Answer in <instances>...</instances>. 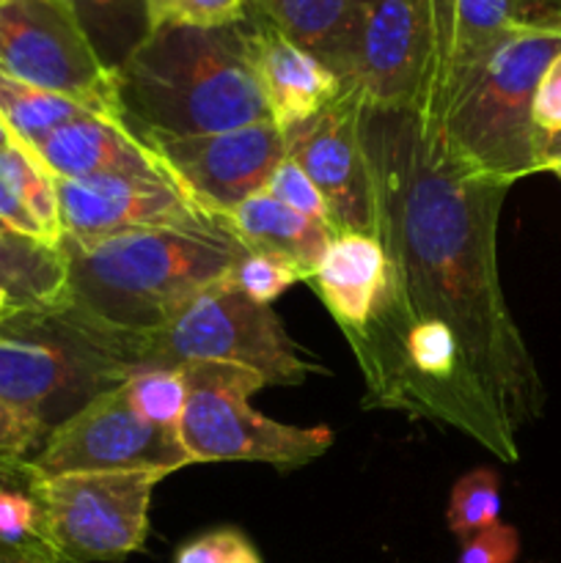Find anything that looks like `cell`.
I'll use <instances>...</instances> for the list:
<instances>
[{
    "instance_id": "obj_13",
    "label": "cell",
    "mask_w": 561,
    "mask_h": 563,
    "mask_svg": "<svg viewBox=\"0 0 561 563\" xmlns=\"http://www.w3.org/2000/svg\"><path fill=\"white\" fill-rule=\"evenodd\" d=\"M66 240L91 242L141 229H229L179 181L141 176L55 179Z\"/></svg>"
},
{
    "instance_id": "obj_40",
    "label": "cell",
    "mask_w": 561,
    "mask_h": 563,
    "mask_svg": "<svg viewBox=\"0 0 561 563\" xmlns=\"http://www.w3.org/2000/svg\"><path fill=\"white\" fill-rule=\"evenodd\" d=\"M550 174H553V176H556V179H559V181H561V165H556V168H553V170H550Z\"/></svg>"
},
{
    "instance_id": "obj_38",
    "label": "cell",
    "mask_w": 561,
    "mask_h": 563,
    "mask_svg": "<svg viewBox=\"0 0 561 563\" xmlns=\"http://www.w3.org/2000/svg\"><path fill=\"white\" fill-rule=\"evenodd\" d=\"M11 311H16L14 302H11L9 295H3V291H0V317H6V313H11Z\"/></svg>"
},
{
    "instance_id": "obj_22",
    "label": "cell",
    "mask_w": 561,
    "mask_h": 563,
    "mask_svg": "<svg viewBox=\"0 0 561 563\" xmlns=\"http://www.w3.org/2000/svg\"><path fill=\"white\" fill-rule=\"evenodd\" d=\"M108 69H119L127 55L148 36L146 0H66Z\"/></svg>"
},
{
    "instance_id": "obj_18",
    "label": "cell",
    "mask_w": 561,
    "mask_h": 563,
    "mask_svg": "<svg viewBox=\"0 0 561 563\" xmlns=\"http://www.w3.org/2000/svg\"><path fill=\"white\" fill-rule=\"evenodd\" d=\"M223 223L245 245L248 253H278L306 269V275L314 273L324 247L336 236L328 223L284 207L264 190L237 203L226 214Z\"/></svg>"
},
{
    "instance_id": "obj_29",
    "label": "cell",
    "mask_w": 561,
    "mask_h": 563,
    "mask_svg": "<svg viewBox=\"0 0 561 563\" xmlns=\"http://www.w3.org/2000/svg\"><path fill=\"white\" fill-rule=\"evenodd\" d=\"M174 563H264L240 528H215L176 550Z\"/></svg>"
},
{
    "instance_id": "obj_8",
    "label": "cell",
    "mask_w": 561,
    "mask_h": 563,
    "mask_svg": "<svg viewBox=\"0 0 561 563\" xmlns=\"http://www.w3.org/2000/svg\"><path fill=\"white\" fill-rule=\"evenodd\" d=\"M170 471L69 473L36 476L44 544L64 563L121 561L138 553L148 533L152 495Z\"/></svg>"
},
{
    "instance_id": "obj_33",
    "label": "cell",
    "mask_w": 561,
    "mask_h": 563,
    "mask_svg": "<svg viewBox=\"0 0 561 563\" xmlns=\"http://www.w3.org/2000/svg\"><path fill=\"white\" fill-rule=\"evenodd\" d=\"M0 223H3L9 231H14V234L31 236V240H38V242H44V245H50L47 236H44V231L38 229V223L33 220V214L28 212L25 203L16 198V192L11 190L9 181H6L3 176H0Z\"/></svg>"
},
{
    "instance_id": "obj_15",
    "label": "cell",
    "mask_w": 561,
    "mask_h": 563,
    "mask_svg": "<svg viewBox=\"0 0 561 563\" xmlns=\"http://www.w3.org/2000/svg\"><path fill=\"white\" fill-rule=\"evenodd\" d=\"M245 33L253 77L267 104L270 121L284 135L322 113L341 93V80L336 71L289 42L251 5L245 14Z\"/></svg>"
},
{
    "instance_id": "obj_31",
    "label": "cell",
    "mask_w": 561,
    "mask_h": 563,
    "mask_svg": "<svg viewBox=\"0 0 561 563\" xmlns=\"http://www.w3.org/2000/svg\"><path fill=\"white\" fill-rule=\"evenodd\" d=\"M520 555V533L515 526L495 522L462 542L457 563H515Z\"/></svg>"
},
{
    "instance_id": "obj_19",
    "label": "cell",
    "mask_w": 561,
    "mask_h": 563,
    "mask_svg": "<svg viewBox=\"0 0 561 563\" xmlns=\"http://www.w3.org/2000/svg\"><path fill=\"white\" fill-rule=\"evenodd\" d=\"M251 9L344 80L355 38L358 0H251Z\"/></svg>"
},
{
    "instance_id": "obj_32",
    "label": "cell",
    "mask_w": 561,
    "mask_h": 563,
    "mask_svg": "<svg viewBox=\"0 0 561 563\" xmlns=\"http://www.w3.org/2000/svg\"><path fill=\"white\" fill-rule=\"evenodd\" d=\"M531 121L537 137H550L561 132V53L553 55V60L544 66L542 77H539L537 91H534Z\"/></svg>"
},
{
    "instance_id": "obj_4",
    "label": "cell",
    "mask_w": 561,
    "mask_h": 563,
    "mask_svg": "<svg viewBox=\"0 0 561 563\" xmlns=\"http://www.w3.org/2000/svg\"><path fill=\"white\" fill-rule=\"evenodd\" d=\"M561 53V33H512L443 69L429 64L443 86V135L454 157L473 174L515 185L537 170L531 104L544 66Z\"/></svg>"
},
{
    "instance_id": "obj_21",
    "label": "cell",
    "mask_w": 561,
    "mask_h": 563,
    "mask_svg": "<svg viewBox=\"0 0 561 563\" xmlns=\"http://www.w3.org/2000/svg\"><path fill=\"white\" fill-rule=\"evenodd\" d=\"M88 113H94V110L75 102V99L0 75V119L22 146L33 148L50 132Z\"/></svg>"
},
{
    "instance_id": "obj_12",
    "label": "cell",
    "mask_w": 561,
    "mask_h": 563,
    "mask_svg": "<svg viewBox=\"0 0 561 563\" xmlns=\"http://www.w3.org/2000/svg\"><path fill=\"white\" fill-rule=\"evenodd\" d=\"M435 47V0H358L344 86L369 108L402 110L416 99Z\"/></svg>"
},
{
    "instance_id": "obj_35",
    "label": "cell",
    "mask_w": 561,
    "mask_h": 563,
    "mask_svg": "<svg viewBox=\"0 0 561 563\" xmlns=\"http://www.w3.org/2000/svg\"><path fill=\"white\" fill-rule=\"evenodd\" d=\"M534 152H537V170L539 174H550L556 165H561V132L550 137H537L534 143Z\"/></svg>"
},
{
    "instance_id": "obj_3",
    "label": "cell",
    "mask_w": 561,
    "mask_h": 563,
    "mask_svg": "<svg viewBox=\"0 0 561 563\" xmlns=\"http://www.w3.org/2000/svg\"><path fill=\"white\" fill-rule=\"evenodd\" d=\"M116 88L135 132L212 135L270 121L253 77L245 20L154 27L116 69Z\"/></svg>"
},
{
    "instance_id": "obj_23",
    "label": "cell",
    "mask_w": 561,
    "mask_h": 563,
    "mask_svg": "<svg viewBox=\"0 0 561 563\" xmlns=\"http://www.w3.org/2000/svg\"><path fill=\"white\" fill-rule=\"evenodd\" d=\"M0 176L9 181L11 190L16 192L38 229L44 231L47 242L53 247L61 245L64 240V225H61V207L58 192H55V179L50 170L36 159V154L22 143L3 148L0 152Z\"/></svg>"
},
{
    "instance_id": "obj_30",
    "label": "cell",
    "mask_w": 561,
    "mask_h": 563,
    "mask_svg": "<svg viewBox=\"0 0 561 563\" xmlns=\"http://www.w3.org/2000/svg\"><path fill=\"white\" fill-rule=\"evenodd\" d=\"M47 434L42 421L0 401V460H31Z\"/></svg>"
},
{
    "instance_id": "obj_34",
    "label": "cell",
    "mask_w": 561,
    "mask_h": 563,
    "mask_svg": "<svg viewBox=\"0 0 561 563\" xmlns=\"http://www.w3.org/2000/svg\"><path fill=\"white\" fill-rule=\"evenodd\" d=\"M36 473H33L31 460H0V498L9 489L31 487Z\"/></svg>"
},
{
    "instance_id": "obj_5",
    "label": "cell",
    "mask_w": 561,
    "mask_h": 563,
    "mask_svg": "<svg viewBox=\"0 0 561 563\" xmlns=\"http://www.w3.org/2000/svg\"><path fill=\"white\" fill-rule=\"evenodd\" d=\"M99 333L130 372L212 363L245 368L264 385H300L308 374H328L322 363L300 352L278 313L251 300L229 275L193 295L148 333Z\"/></svg>"
},
{
    "instance_id": "obj_9",
    "label": "cell",
    "mask_w": 561,
    "mask_h": 563,
    "mask_svg": "<svg viewBox=\"0 0 561 563\" xmlns=\"http://www.w3.org/2000/svg\"><path fill=\"white\" fill-rule=\"evenodd\" d=\"M0 75L124 121L116 71L99 58L66 0H6L0 5Z\"/></svg>"
},
{
    "instance_id": "obj_41",
    "label": "cell",
    "mask_w": 561,
    "mask_h": 563,
    "mask_svg": "<svg viewBox=\"0 0 561 563\" xmlns=\"http://www.w3.org/2000/svg\"><path fill=\"white\" fill-rule=\"evenodd\" d=\"M3 231H9V229H6V225H3V223H0V234H3Z\"/></svg>"
},
{
    "instance_id": "obj_2",
    "label": "cell",
    "mask_w": 561,
    "mask_h": 563,
    "mask_svg": "<svg viewBox=\"0 0 561 563\" xmlns=\"http://www.w3.org/2000/svg\"><path fill=\"white\" fill-rule=\"evenodd\" d=\"M69 311L105 333H148L245 256L229 229H141L61 240Z\"/></svg>"
},
{
    "instance_id": "obj_7",
    "label": "cell",
    "mask_w": 561,
    "mask_h": 563,
    "mask_svg": "<svg viewBox=\"0 0 561 563\" xmlns=\"http://www.w3.org/2000/svg\"><path fill=\"white\" fill-rule=\"evenodd\" d=\"M190 396L176 434L193 462H262L297 467L317 460L333 445L328 427H289L248 405L264 379L234 366L196 363L185 366Z\"/></svg>"
},
{
    "instance_id": "obj_25",
    "label": "cell",
    "mask_w": 561,
    "mask_h": 563,
    "mask_svg": "<svg viewBox=\"0 0 561 563\" xmlns=\"http://www.w3.org/2000/svg\"><path fill=\"white\" fill-rule=\"evenodd\" d=\"M501 515L498 473L493 467H476L454 482L449 495L446 522L457 539H471L473 533L495 526Z\"/></svg>"
},
{
    "instance_id": "obj_16",
    "label": "cell",
    "mask_w": 561,
    "mask_h": 563,
    "mask_svg": "<svg viewBox=\"0 0 561 563\" xmlns=\"http://www.w3.org/2000/svg\"><path fill=\"white\" fill-rule=\"evenodd\" d=\"M53 179H99V176H141L174 179L157 152L124 121L88 113L50 132L31 148Z\"/></svg>"
},
{
    "instance_id": "obj_11",
    "label": "cell",
    "mask_w": 561,
    "mask_h": 563,
    "mask_svg": "<svg viewBox=\"0 0 561 563\" xmlns=\"http://www.w3.org/2000/svg\"><path fill=\"white\" fill-rule=\"evenodd\" d=\"M138 135L163 157L174 179L215 220H223L237 203L264 190L273 168L286 157V137L273 121L212 135Z\"/></svg>"
},
{
    "instance_id": "obj_26",
    "label": "cell",
    "mask_w": 561,
    "mask_h": 563,
    "mask_svg": "<svg viewBox=\"0 0 561 563\" xmlns=\"http://www.w3.org/2000/svg\"><path fill=\"white\" fill-rule=\"evenodd\" d=\"M229 278L234 280L251 300L270 306V302L278 300L286 289H292V286L300 284V280H308V275L306 269L297 267L292 258L278 256V253H245V256L234 264Z\"/></svg>"
},
{
    "instance_id": "obj_10",
    "label": "cell",
    "mask_w": 561,
    "mask_h": 563,
    "mask_svg": "<svg viewBox=\"0 0 561 563\" xmlns=\"http://www.w3.org/2000/svg\"><path fill=\"white\" fill-rule=\"evenodd\" d=\"M187 465L190 460L179 434L138 418L121 385L102 390L75 416L58 423L31 456L33 473L47 478L141 467L176 473Z\"/></svg>"
},
{
    "instance_id": "obj_24",
    "label": "cell",
    "mask_w": 561,
    "mask_h": 563,
    "mask_svg": "<svg viewBox=\"0 0 561 563\" xmlns=\"http://www.w3.org/2000/svg\"><path fill=\"white\" fill-rule=\"evenodd\" d=\"M127 401L138 418L160 429L176 432L190 396V377L185 366L135 368L121 383Z\"/></svg>"
},
{
    "instance_id": "obj_6",
    "label": "cell",
    "mask_w": 561,
    "mask_h": 563,
    "mask_svg": "<svg viewBox=\"0 0 561 563\" xmlns=\"http://www.w3.org/2000/svg\"><path fill=\"white\" fill-rule=\"evenodd\" d=\"M130 374L108 339L66 306L0 317V401L50 432Z\"/></svg>"
},
{
    "instance_id": "obj_39",
    "label": "cell",
    "mask_w": 561,
    "mask_h": 563,
    "mask_svg": "<svg viewBox=\"0 0 561 563\" xmlns=\"http://www.w3.org/2000/svg\"><path fill=\"white\" fill-rule=\"evenodd\" d=\"M11 550H16V548H9V544L0 542V563H6V559H9V555H11Z\"/></svg>"
},
{
    "instance_id": "obj_1",
    "label": "cell",
    "mask_w": 561,
    "mask_h": 563,
    "mask_svg": "<svg viewBox=\"0 0 561 563\" xmlns=\"http://www.w3.org/2000/svg\"><path fill=\"white\" fill-rule=\"evenodd\" d=\"M361 143L391 284L366 330L346 341L358 366L416 324H443L487 405L520 440L548 394L501 286L498 223L512 185L473 174L454 157L432 64L407 108L363 104Z\"/></svg>"
},
{
    "instance_id": "obj_36",
    "label": "cell",
    "mask_w": 561,
    "mask_h": 563,
    "mask_svg": "<svg viewBox=\"0 0 561 563\" xmlns=\"http://www.w3.org/2000/svg\"><path fill=\"white\" fill-rule=\"evenodd\" d=\"M6 563H64L50 553H38V550H11Z\"/></svg>"
},
{
    "instance_id": "obj_37",
    "label": "cell",
    "mask_w": 561,
    "mask_h": 563,
    "mask_svg": "<svg viewBox=\"0 0 561 563\" xmlns=\"http://www.w3.org/2000/svg\"><path fill=\"white\" fill-rule=\"evenodd\" d=\"M14 135H11L9 132V126L3 124V119H0V152H3V148H9V146H14Z\"/></svg>"
},
{
    "instance_id": "obj_27",
    "label": "cell",
    "mask_w": 561,
    "mask_h": 563,
    "mask_svg": "<svg viewBox=\"0 0 561 563\" xmlns=\"http://www.w3.org/2000/svg\"><path fill=\"white\" fill-rule=\"evenodd\" d=\"M251 0H146L148 25L220 27L242 22Z\"/></svg>"
},
{
    "instance_id": "obj_28",
    "label": "cell",
    "mask_w": 561,
    "mask_h": 563,
    "mask_svg": "<svg viewBox=\"0 0 561 563\" xmlns=\"http://www.w3.org/2000/svg\"><path fill=\"white\" fill-rule=\"evenodd\" d=\"M264 192L273 196L275 201L284 203V207L308 214V218L314 220H322V223L330 225V212L322 192L317 190L311 176H308L306 170L289 157V154H286V157L273 168L267 185H264Z\"/></svg>"
},
{
    "instance_id": "obj_17",
    "label": "cell",
    "mask_w": 561,
    "mask_h": 563,
    "mask_svg": "<svg viewBox=\"0 0 561 563\" xmlns=\"http://www.w3.org/2000/svg\"><path fill=\"white\" fill-rule=\"evenodd\" d=\"M306 284L317 291L350 341L366 330L383 302L391 284V267L377 236L344 231L324 247Z\"/></svg>"
},
{
    "instance_id": "obj_20",
    "label": "cell",
    "mask_w": 561,
    "mask_h": 563,
    "mask_svg": "<svg viewBox=\"0 0 561 563\" xmlns=\"http://www.w3.org/2000/svg\"><path fill=\"white\" fill-rule=\"evenodd\" d=\"M0 291L11 297L16 311L58 308L66 302V262L61 247L31 236L0 234Z\"/></svg>"
},
{
    "instance_id": "obj_14",
    "label": "cell",
    "mask_w": 561,
    "mask_h": 563,
    "mask_svg": "<svg viewBox=\"0 0 561 563\" xmlns=\"http://www.w3.org/2000/svg\"><path fill=\"white\" fill-rule=\"evenodd\" d=\"M363 97L341 82V93L306 124L286 132V154L311 176L330 212L333 234H374L372 179L361 143Z\"/></svg>"
}]
</instances>
